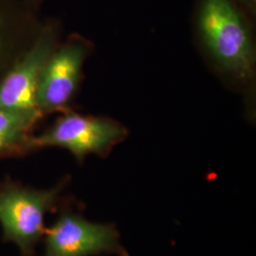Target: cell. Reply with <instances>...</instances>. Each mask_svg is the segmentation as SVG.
Returning <instances> with one entry per match:
<instances>
[{"mask_svg": "<svg viewBox=\"0 0 256 256\" xmlns=\"http://www.w3.org/2000/svg\"><path fill=\"white\" fill-rule=\"evenodd\" d=\"M126 136V128L113 120L68 112L41 134L28 138L25 148L26 152L48 147L63 148L82 162L92 154L108 155Z\"/></svg>", "mask_w": 256, "mask_h": 256, "instance_id": "3957f363", "label": "cell"}, {"mask_svg": "<svg viewBox=\"0 0 256 256\" xmlns=\"http://www.w3.org/2000/svg\"><path fill=\"white\" fill-rule=\"evenodd\" d=\"M26 4H28L30 8H34V6L36 4L37 1L38 0H23Z\"/></svg>", "mask_w": 256, "mask_h": 256, "instance_id": "30bf717a", "label": "cell"}, {"mask_svg": "<svg viewBox=\"0 0 256 256\" xmlns=\"http://www.w3.org/2000/svg\"><path fill=\"white\" fill-rule=\"evenodd\" d=\"M63 180L50 189H36L10 178L0 182V225L2 240L14 243L21 256H36L44 236L46 214L57 210L68 183Z\"/></svg>", "mask_w": 256, "mask_h": 256, "instance_id": "7a4b0ae2", "label": "cell"}, {"mask_svg": "<svg viewBox=\"0 0 256 256\" xmlns=\"http://www.w3.org/2000/svg\"><path fill=\"white\" fill-rule=\"evenodd\" d=\"M43 117L38 110L0 108V158L26 153V142L30 130Z\"/></svg>", "mask_w": 256, "mask_h": 256, "instance_id": "52a82bcc", "label": "cell"}, {"mask_svg": "<svg viewBox=\"0 0 256 256\" xmlns=\"http://www.w3.org/2000/svg\"><path fill=\"white\" fill-rule=\"evenodd\" d=\"M59 208L57 218L45 230L42 256H129L115 225L92 222L70 203Z\"/></svg>", "mask_w": 256, "mask_h": 256, "instance_id": "277c9868", "label": "cell"}, {"mask_svg": "<svg viewBox=\"0 0 256 256\" xmlns=\"http://www.w3.org/2000/svg\"><path fill=\"white\" fill-rule=\"evenodd\" d=\"M196 24L210 56L234 79L250 81L256 54L248 20L236 0H200Z\"/></svg>", "mask_w": 256, "mask_h": 256, "instance_id": "6da1fadb", "label": "cell"}, {"mask_svg": "<svg viewBox=\"0 0 256 256\" xmlns=\"http://www.w3.org/2000/svg\"><path fill=\"white\" fill-rule=\"evenodd\" d=\"M32 9L23 0H0V60L9 41L32 26Z\"/></svg>", "mask_w": 256, "mask_h": 256, "instance_id": "ba28073f", "label": "cell"}, {"mask_svg": "<svg viewBox=\"0 0 256 256\" xmlns=\"http://www.w3.org/2000/svg\"><path fill=\"white\" fill-rule=\"evenodd\" d=\"M243 4H245L250 9H252V7L256 5V0H240Z\"/></svg>", "mask_w": 256, "mask_h": 256, "instance_id": "9c48e42d", "label": "cell"}, {"mask_svg": "<svg viewBox=\"0 0 256 256\" xmlns=\"http://www.w3.org/2000/svg\"><path fill=\"white\" fill-rule=\"evenodd\" d=\"M56 40L57 27L54 23L39 28L30 48L0 81L1 108L40 111L36 102L39 77Z\"/></svg>", "mask_w": 256, "mask_h": 256, "instance_id": "5b68a950", "label": "cell"}, {"mask_svg": "<svg viewBox=\"0 0 256 256\" xmlns=\"http://www.w3.org/2000/svg\"><path fill=\"white\" fill-rule=\"evenodd\" d=\"M88 48L78 39L55 48L39 77L36 102L43 114L66 110L72 100L81 79Z\"/></svg>", "mask_w": 256, "mask_h": 256, "instance_id": "8992f818", "label": "cell"}]
</instances>
